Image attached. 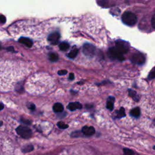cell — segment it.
<instances>
[{
    "instance_id": "1",
    "label": "cell",
    "mask_w": 155,
    "mask_h": 155,
    "mask_svg": "<svg viewBox=\"0 0 155 155\" xmlns=\"http://www.w3.org/2000/svg\"><path fill=\"white\" fill-rule=\"evenodd\" d=\"M122 21L125 24L132 26L136 23L137 17L134 14L130 12H126L122 16Z\"/></svg>"
},
{
    "instance_id": "2",
    "label": "cell",
    "mask_w": 155,
    "mask_h": 155,
    "mask_svg": "<svg viewBox=\"0 0 155 155\" xmlns=\"http://www.w3.org/2000/svg\"><path fill=\"white\" fill-rule=\"evenodd\" d=\"M17 133L22 138L25 139H29L32 137V131L27 126H20L16 129Z\"/></svg>"
},
{
    "instance_id": "3",
    "label": "cell",
    "mask_w": 155,
    "mask_h": 155,
    "mask_svg": "<svg viewBox=\"0 0 155 155\" xmlns=\"http://www.w3.org/2000/svg\"><path fill=\"white\" fill-rule=\"evenodd\" d=\"M108 57L112 60H118L119 61H123L124 60L123 54H122L119 52L116 47H112L109 49L108 52Z\"/></svg>"
},
{
    "instance_id": "4",
    "label": "cell",
    "mask_w": 155,
    "mask_h": 155,
    "mask_svg": "<svg viewBox=\"0 0 155 155\" xmlns=\"http://www.w3.org/2000/svg\"><path fill=\"white\" fill-rule=\"evenodd\" d=\"M116 49L121 52L122 54L126 53L128 52L130 49L129 44L123 40H118L116 42Z\"/></svg>"
},
{
    "instance_id": "5",
    "label": "cell",
    "mask_w": 155,
    "mask_h": 155,
    "mask_svg": "<svg viewBox=\"0 0 155 155\" xmlns=\"http://www.w3.org/2000/svg\"><path fill=\"white\" fill-rule=\"evenodd\" d=\"M83 52L86 57L92 58L95 54L96 47L90 44H85L83 47Z\"/></svg>"
},
{
    "instance_id": "6",
    "label": "cell",
    "mask_w": 155,
    "mask_h": 155,
    "mask_svg": "<svg viewBox=\"0 0 155 155\" xmlns=\"http://www.w3.org/2000/svg\"><path fill=\"white\" fill-rule=\"evenodd\" d=\"M146 58L144 55L141 53H136L133 55V56L131 58V61L135 64L138 65H142L145 62Z\"/></svg>"
},
{
    "instance_id": "7",
    "label": "cell",
    "mask_w": 155,
    "mask_h": 155,
    "mask_svg": "<svg viewBox=\"0 0 155 155\" xmlns=\"http://www.w3.org/2000/svg\"><path fill=\"white\" fill-rule=\"evenodd\" d=\"M60 38V34L58 32H54L49 35L48 37V40L52 44H56Z\"/></svg>"
},
{
    "instance_id": "8",
    "label": "cell",
    "mask_w": 155,
    "mask_h": 155,
    "mask_svg": "<svg viewBox=\"0 0 155 155\" xmlns=\"http://www.w3.org/2000/svg\"><path fill=\"white\" fill-rule=\"evenodd\" d=\"M82 132L83 134L86 136H92L95 133V129L93 127H88V126H84L82 128Z\"/></svg>"
},
{
    "instance_id": "9",
    "label": "cell",
    "mask_w": 155,
    "mask_h": 155,
    "mask_svg": "<svg viewBox=\"0 0 155 155\" xmlns=\"http://www.w3.org/2000/svg\"><path fill=\"white\" fill-rule=\"evenodd\" d=\"M98 4L102 7L107 8L112 6V0H96Z\"/></svg>"
},
{
    "instance_id": "10",
    "label": "cell",
    "mask_w": 155,
    "mask_h": 155,
    "mask_svg": "<svg viewBox=\"0 0 155 155\" xmlns=\"http://www.w3.org/2000/svg\"><path fill=\"white\" fill-rule=\"evenodd\" d=\"M83 107V105L81 104H80L78 102H74V103H70L68 105V109L70 110V111H75V110L77 109H81Z\"/></svg>"
},
{
    "instance_id": "11",
    "label": "cell",
    "mask_w": 155,
    "mask_h": 155,
    "mask_svg": "<svg viewBox=\"0 0 155 155\" xmlns=\"http://www.w3.org/2000/svg\"><path fill=\"white\" fill-rule=\"evenodd\" d=\"M19 42L24 44V45H25L27 47H32V46H33V42L32 40L25 37L20 38L19 39Z\"/></svg>"
},
{
    "instance_id": "12",
    "label": "cell",
    "mask_w": 155,
    "mask_h": 155,
    "mask_svg": "<svg viewBox=\"0 0 155 155\" xmlns=\"http://www.w3.org/2000/svg\"><path fill=\"white\" fill-rule=\"evenodd\" d=\"M115 99L113 96H110L108 99L106 104V107L107 109H108L110 111H112L114 108V102H115Z\"/></svg>"
},
{
    "instance_id": "13",
    "label": "cell",
    "mask_w": 155,
    "mask_h": 155,
    "mask_svg": "<svg viewBox=\"0 0 155 155\" xmlns=\"http://www.w3.org/2000/svg\"><path fill=\"white\" fill-rule=\"evenodd\" d=\"M53 110L55 113H61L63 111L64 107L61 103H56L55 104L53 107Z\"/></svg>"
},
{
    "instance_id": "14",
    "label": "cell",
    "mask_w": 155,
    "mask_h": 155,
    "mask_svg": "<svg viewBox=\"0 0 155 155\" xmlns=\"http://www.w3.org/2000/svg\"><path fill=\"white\" fill-rule=\"evenodd\" d=\"M130 114L133 117L138 118L140 116V114H141L140 108L139 107H136L135 108H133L130 111Z\"/></svg>"
},
{
    "instance_id": "15",
    "label": "cell",
    "mask_w": 155,
    "mask_h": 155,
    "mask_svg": "<svg viewBox=\"0 0 155 155\" xmlns=\"http://www.w3.org/2000/svg\"><path fill=\"white\" fill-rule=\"evenodd\" d=\"M128 95L129 96L133 99L134 101H139V97L138 95V94L136 93V92L134 90H128Z\"/></svg>"
},
{
    "instance_id": "16",
    "label": "cell",
    "mask_w": 155,
    "mask_h": 155,
    "mask_svg": "<svg viewBox=\"0 0 155 155\" xmlns=\"http://www.w3.org/2000/svg\"><path fill=\"white\" fill-rule=\"evenodd\" d=\"M70 47V46H69V44L67 42H61L60 44V46H59V48L62 51H66V50H67Z\"/></svg>"
},
{
    "instance_id": "17",
    "label": "cell",
    "mask_w": 155,
    "mask_h": 155,
    "mask_svg": "<svg viewBox=\"0 0 155 155\" xmlns=\"http://www.w3.org/2000/svg\"><path fill=\"white\" fill-rule=\"evenodd\" d=\"M126 116V113H125V109L123 107H121L119 111L117 112V114L116 116V118H124Z\"/></svg>"
},
{
    "instance_id": "18",
    "label": "cell",
    "mask_w": 155,
    "mask_h": 155,
    "mask_svg": "<svg viewBox=\"0 0 155 155\" xmlns=\"http://www.w3.org/2000/svg\"><path fill=\"white\" fill-rule=\"evenodd\" d=\"M34 146H33L32 145H27V146H24L23 148H22V151H23V153H29V152H30L32 151L33 150H34Z\"/></svg>"
},
{
    "instance_id": "19",
    "label": "cell",
    "mask_w": 155,
    "mask_h": 155,
    "mask_svg": "<svg viewBox=\"0 0 155 155\" xmlns=\"http://www.w3.org/2000/svg\"><path fill=\"white\" fill-rule=\"evenodd\" d=\"M59 57L58 55L55 53H51L49 54V60L52 62H56L58 60Z\"/></svg>"
},
{
    "instance_id": "20",
    "label": "cell",
    "mask_w": 155,
    "mask_h": 155,
    "mask_svg": "<svg viewBox=\"0 0 155 155\" xmlns=\"http://www.w3.org/2000/svg\"><path fill=\"white\" fill-rule=\"evenodd\" d=\"M78 53V50L73 49L68 54V57L71 59H73L77 56Z\"/></svg>"
},
{
    "instance_id": "21",
    "label": "cell",
    "mask_w": 155,
    "mask_h": 155,
    "mask_svg": "<svg viewBox=\"0 0 155 155\" xmlns=\"http://www.w3.org/2000/svg\"><path fill=\"white\" fill-rule=\"evenodd\" d=\"M124 155H135V153L131 149L125 148L124 149Z\"/></svg>"
},
{
    "instance_id": "22",
    "label": "cell",
    "mask_w": 155,
    "mask_h": 155,
    "mask_svg": "<svg viewBox=\"0 0 155 155\" xmlns=\"http://www.w3.org/2000/svg\"><path fill=\"white\" fill-rule=\"evenodd\" d=\"M57 126L61 129H65V128H67L69 127L68 125L65 124V123H62V122H61V121L59 122V123H58Z\"/></svg>"
},
{
    "instance_id": "23",
    "label": "cell",
    "mask_w": 155,
    "mask_h": 155,
    "mask_svg": "<svg viewBox=\"0 0 155 155\" xmlns=\"http://www.w3.org/2000/svg\"><path fill=\"white\" fill-rule=\"evenodd\" d=\"M149 78L150 79L155 78V67L152 70V71L150 73L149 75Z\"/></svg>"
},
{
    "instance_id": "24",
    "label": "cell",
    "mask_w": 155,
    "mask_h": 155,
    "mask_svg": "<svg viewBox=\"0 0 155 155\" xmlns=\"http://www.w3.org/2000/svg\"><path fill=\"white\" fill-rule=\"evenodd\" d=\"M6 21V18L3 15H0V24L1 23H5Z\"/></svg>"
},
{
    "instance_id": "25",
    "label": "cell",
    "mask_w": 155,
    "mask_h": 155,
    "mask_svg": "<svg viewBox=\"0 0 155 155\" xmlns=\"http://www.w3.org/2000/svg\"><path fill=\"white\" fill-rule=\"evenodd\" d=\"M67 73V71L65 70H59L58 72V74L59 75H64Z\"/></svg>"
},
{
    "instance_id": "26",
    "label": "cell",
    "mask_w": 155,
    "mask_h": 155,
    "mask_svg": "<svg viewBox=\"0 0 155 155\" xmlns=\"http://www.w3.org/2000/svg\"><path fill=\"white\" fill-rule=\"evenodd\" d=\"M151 25H152V27L155 29V15H153V17H152V19H151Z\"/></svg>"
},
{
    "instance_id": "27",
    "label": "cell",
    "mask_w": 155,
    "mask_h": 155,
    "mask_svg": "<svg viewBox=\"0 0 155 155\" xmlns=\"http://www.w3.org/2000/svg\"><path fill=\"white\" fill-rule=\"evenodd\" d=\"M21 122H23V123H25L26 124H27V125H30L31 124L30 121H29V120H27V119H21Z\"/></svg>"
},
{
    "instance_id": "28",
    "label": "cell",
    "mask_w": 155,
    "mask_h": 155,
    "mask_svg": "<svg viewBox=\"0 0 155 155\" xmlns=\"http://www.w3.org/2000/svg\"><path fill=\"white\" fill-rule=\"evenodd\" d=\"M29 108L31 110H34L35 109V105L34 104H30V105L29 106Z\"/></svg>"
},
{
    "instance_id": "29",
    "label": "cell",
    "mask_w": 155,
    "mask_h": 155,
    "mask_svg": "<svg viewBox=\"0 0 155 155\" xmlns=\"http://www.w3.org/2000/svg\"><path fill=\"white\" fill-rule=\"evenodd\" d=\"M74 78H75V76H74V74L73 73H70V75H69V79L70 80H74Z\"/></svg>"
},
{
    "instance_id": "30",
    "label": "cell",
    "mask_w": 155,
    "mask_h": 155,
    "mask_svg": "<svg viewBox=\"0 0 155 155\" xmlns=\"http://www.w3.org/2000/svg\"><path fill=\"white\" fill-rule=\"evenodd\" d=\"M4 108V105L3 104H0V111Z\"/></svg>"
},
{
    "instance_id": "31",
    "label": "cell",
    "mask_w": 155,
    "mask_h": 155,
    "mask_svg": "<svg viewBox=\"0 0 155 155\" xmlns=\"http://www.w3.org/2000/svg\"><path fill=\"white\" fill-rule=\"evenodd\" d=\"M7 50H10V51H12V50H14V49H13L12 47H9V48H8Z\"/></svg>"
},
{
    "instance_id": "32",
    "label": "cell",
    "mask_w": 155,
    "mask_h": 155,
    "mask_svg": "<svg viewBox=\"0 0 155 155\" xmlns=\"http://www.w3.org/2000/svg\"><path fill=\"white\" fill-rule=\"evenodd\" d=\"M2 125H3V122L0 121V127H1Z\"/></svg>"
},
{
    "instance_id": "33",
    "label": "cell",
    "mask_w": 155,
    "mask_h": 155,
    "mask_svg": "<svg viewBox=\"0 0 155 155\" xmlns=\"http://www.w3.org/2000/svg\"><path fill=\"white\" fill-rule=\"evenodd\" d=\"M153 149H154V150H155V146H154V147H153Z\"/></svg>"
}]
</instances>
